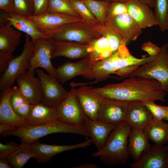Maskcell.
Returning <instances> with one entry per match:
<instances>
[{
  "instance_id": "6da1fadb",
  "label": "cell",
  "mask_w": 168,
  "mask_h": 168,
  "mask_svg": "<svg viewBox=\"0 0 168 168\" xmlns=\"http://www.w3.org/2000/svg\"><path fill=\"white\" fill-rule=\"evenodd\" d=\"M92 90L105 98L127 101H164L167 94L157 81L137 77H127L119 83L93 87Z\"/></svg>"
},
{
  "instance_id": "7a4b0ae2",
  "label": "cell",
  "mask_w": 168,
  "mask_h": 168,
  "mask_svg": "<svg viewBox=\"0 0 168 168\" xmlns=\"http://www.w3.org/2000/svg\"><path fill=\"white\" fill-rule=\"evenodd\" d=\"M156 56H149L138 58L132 55L125 44H121L117 50L109 57L94 62L90 72L82 76L91 82L75 83L76 86L96 83L111 77L110 74L128 68L138 67L154 60Z\"/></svg>"
},
{
  "instance_id": "3957f363",
  "label": "cell",
  "mask_w": 168,
  "mask_h": 168,
  "mask_svg": "<svg viewBox=\"0 0 168 168\" xmlns=\"http://www.w3.org/2000/svg\"><path fill=\"white\" fill-rule=\"evenodd\" d=\"M131 128L125 121L116 125L103 147L93 152V156L99 158L102 163L108 166L126 164L130 157L128 150V138Z\"/></svg>"
},
{
  "instance_id": "277c9868",
  "label": "cell",
  "mask_w": 168,
  "mask_h": 168,
  "mask_svg": "<svg viewBox=\"0 0 168 168\" xmlns=\"http://www.w3.org/2000/svg\"><path fill=\"white\" fill-rule=\"evenodd\" d=\"M57 133L75 134L90 137L84 124L73 125L58 120L36 126L16 128L1 136L17 137L20 138L21 142L31 144L41 137Z\"/></svg>"
},
{
  "instance_id": "5b68a950",
  "label": "cell",
  "mask_w": 168,
  "mask_h": 168,
  "mask_svg": "<svg viewBox=\"0 0 168 168\" xmlns=\"http://www.w3.org/2000/svg\"><path fill=\"white\" fill-rule=\"evenodd\" d=\"M103 26L100 23L76 22L65 24L45 34L56 40L89 44L102 36Z\"/></svg>"
},
{
  "instance_id": "8992f818",
  "label": "cell",
  "mask_w": 168,
  "mask_h": 168,
  "mask_svg": "<svg viewBox=\"0 0 168 168\" xmlns=\"http://www.w3.org/2000/svg\"><path fill=\"white\" fill-rule=\"evenodd\" d=\"M154 60L138 67L124 78L137 77L155 80L168 94V43L162 44Z\"/></svg>"
},
{
  "instance_id": "52a82bcc",
  "label": "cell",
  "mask_w": 168,
  "mask_h": 168,
  "mask_svg": "<svg viewBox=\"0 0 168 168\" xmlns=\"http://www.w3.org/2000/svg\"><path fill=\"white\" fill-rule=\"evenodd\" d=\"M23 49L21 54L11 59L5 71L1 74L0 90L10 87L15 82L17 77L29 69L33 54L34 42L27 35H25Z\"/></svg>"
},
{
  "instance_id": "ba28073f",
  "label": "cell",
  "mask_w": 168,
  "mask_h": 168,
  "mask_svg": "<svg viewBox=\"0 0 168 168\" xmlns=\"http://www.w3.org/2000/svg\"><path fill=\"white\" fill-rule=\"evenodd\" d=\"M35 71L42 86L43 96L41 103L56 109L67 96L69 91L52 76L39 69Z\"/></svg>"
},
{
  "instance_id": "9c48e42d",
  "label": "cell",
  "mask_w": 168,
  "mask_h": 168,
  "mask_svg": "<svg viewBox=\"0 0 168 168\" xmlns=\"http://www.w3.org/2000/svg\"><path fill=\"white\" fill-rule=\"evenodd\" d=\"M53 49L52 38L38 39L34 42L33 54L30 68L27 71L35 72L36 68H42L58 81L56 68L51 60Z\"/></svg>"
},
{
  "instance_id": "30bf717a",
  "label": "cell",
  "mask_w": 168,
  "mask_h": 168,
  "mask_svg": "<svg viewBox=\"0 0 168 168\" xmlns=\"http://www.w3.org/2000/svg\"><path fill=\"white\" fill-rule=\"evenodd\" d=\"M130 102L105 97L97 120L114 125L125 121Z\"/></svg>"
},
{
  "instance_id": "8fae6325",
  "label": "cell",
  "mask_w": 168,
  "mask_h": 168,
  "mask_svg": "<svg viewBox=\"0 0 168 168\" xmlns=\"http://www.w3.org/2000/svg\"><path fill=\"white\" fill-rule=\"evenodd\" d=\"M106 24L116 31L127 45L136 40L142 33V29L127 13L114 16H107Z\"/></svg>"
},
{
  "instance_id": "7c38bea8",
  "label": "cell",
  "mask_w": 168,
  "mask_h": 168,
  "mask_svg": "<svg viewBox=\"0 0 168 168\" xmlns=\"http://www.w3.org/2000/svg\"><path fill=\"white\" fill-rule=\"evenodd\" d=\"M91 138L81 143L72 145H50L40 142L38 140L31 143L34 158L38 163L49 162L54 156L65 151L85 148L93 144Z\"/></svg>"
},
{
  "instance_id": "4fadbf2b",
  "label": "cell",
  "mask_w": 168,
  "mask_h": 168,
  "mask_svg": "<svg viewBox=\"0 0 168 168\" xmlns=\"http://www.w3.org/2000/svg\"><path fill=\"white\" fill-rule=\"evenodd\" d=\"M74 89L71 87L68 95L55 109L59 120L77 125L84 124L85 114L76 97Z\"/></svg>"
},
{
  "instance_id": "5bb4252c",
  "label": "cell",
  "mask_w": 168,
  "mask_h": 168,
  "mask_svg": "<svg viewBox=\"0 0 168 168\" xmlns=\"http://www.w3.org/2000/svg\"><path fill=\"white\" fill-rule=\"evenodd\" d=\"M74 89L76 97L84 114L91 119L97 120L105 97L95 92L93 87L82 85Z\"/></svg>"
},
{
  "instance_id": "9a60e30c",
  "label": "cell",
  "mask_w": 168,
  "mask_h": 168,
  "mask_svg": "<svg viewBox=\"0 0 168 168\" xmlns=\"http://www.w3.org/2000/svg\"><path fill=\"white\" fill-rule=\"evenodd\" d=\"M130 166L132 168H168V145H153Z\"/></svg>"
},
{
  "instance_id": "2e32d148",
  "label": "cell",
  "mask_w": 168,
  "mask_h": 168,
  "mask_svg": "<svg viewBox=\"0 0 168 168\" xmlns=\"http://www.w3.org/2000/svg\"><path fill=\"white\" fill-rule=\"evenodd\" d=\"M27 17L35 22L40 30L44 33L66 24L84 21L80 17L55 12H46L39 15Z\"/></svg>"
},
{
  "instance_id": "e0dca14e",
  "label": "cell",
  "mask_w": 168,
  "mask_h": 168,
  "mask_svg": "<svg viewBox=\"0 0 168 168\" xmlns=\"http://www.w3.org/2000/svg\"><path fill=\"white\" fill-rule=\"evenodd\" d=\"M4 18L0 16V58L11 60L12 53L21 41V32L14 29Z\"/></svg>"
},
{
  "instance_id": "ac0fdd59",
  "label": "cell",
  "mask_w": 168,
  "mask_h": 168,
  "mask_svg": "<svg viewBox=\"0 0 168 168\" xmlns=\"http://www.w3.org/2000/svg\"><path fill=\"white\" fill-rule=\"evenodd\" d=\"M34 74L27 70L18 76L15 80L20 91L31 105L41 103L43 96L41 82Z\"/></svg>"
},
{
  "instance_id": "d6986e66",
  "label": "cell",
  "mask_w": 168,
  "mask_h": 168,
  "mask_svg": "<svg viewBox=\"0 0 168 168\" xmlns=\"http://www.w3.org/2000/svg\"><path fill=\"white\" fill-rule=\"evenodd\" d=\"M1 16L16 30L29 35L33 42L38 39H46L49 37L42 32L35 22L27 17L18 14L14 12H5Z\"/></svg>"
},
{
  "instance_id": "ffe728a7",
  "label": "cell",
  "mask_w": 168,
  "mask_h": 168,
  "mask_svg": "<svg viewBox=\"0 0 168 168\" xmlns=\"http://www.w3.org/2000/svg\"><path fill=\"white\" fill-rule=\"evenodd\" d=\"M126 3L127 13L140 28L158 25L151 7L137 0H128Z\"/></svg>"
},
{
  "instance_id": "44dd1931",
  "label": "cell",
  "mask_w": 168,
  "mask_h": 168,
  "mask_svg": "<svg viewBox=\"0 0 168 168\" xmlns=\"http://www.w3.org/2000/svg\"><path fill=\"white\" fill-rule=\"evenodd\" d=\"M53 41L54 49L52 59L58 57H63L70 59H75L88 56L89 44L53 39Z\"/></svg>"
},
{
  "instance_id": "7402d4cb",
  "label": "cell",
  "mask_w": 168,
  "mask_h": 168,
  "mask_svg": "<svg viewBox=\"0 0 168 168\" xmlns=\"http://www.w3.org/2000/svg\"><path fill=\"white\" fill-rule=\"evenodd\" d=\"M93 63L88 56L76 62L64 63L56 68L58 81L63 84L77 76L89 72Z\"/></svg>"
},
{
  "instance_id": "603a6c76",
  "label": "cell",
  "mask_w": 168,
  "mask_h": 168,
  "mask_svg": "<svg viewBox=\"0 0 168 168\" xmlns=\"http://www.w3.org/2000/svg\"><path fill=\"white\" fill-rule=\"evenodd\" d=\"M152 118L151 113L142 101H130L125 121L132 128L144 130Z\"/></svg>"
},
{
  "instance_id": "cb8c5ba5",
  "label": "cell",
  "mask_w": 168,
  "mask_h": 168,
  "mask_svg": "<svg viewBox=\"0 0 168 168\" xmlns=\"http://www.w3.org/2000/svg\"><path fill=\"white\" fill-rule=\"evenodd\" d=\"M83 123L97 151L103 147L110 134L116 125L106 124L98 120L91 119L85 114Z\"/></svg>"
},
{
  "instance_id": "d4e9b609",
  "label": "cell",
  "mask_w": 168,
  "mask_h": 168,
  "mask_svg": "<svg viewBox=\"0 0 168 168\" xmlns=\"http://www.w3.org/2000/svg\"><path fill=\"white\" fill-rule=\"evenodd\" d=\"M58 120V119L56 110L40 103L32 105L30 112L25 120L26 126H35Z\"/></svg>"
},
{
  "instance_id": "484cf974",
  "label": "cell",
  "mask_w": 168,
  "mask_h": 168,
  "mask_svg": "<svg viewBox=\"0 0 168 168\" xmlns=\"http://www.w3.org/2000/svg\"><path fill=\"white\" fill-rule=\"evenodd\" d=\"M12 87L2 90L0 96V123L8 124L16 128L26 126L24 119L18 116L13 109L10 101Z\"/></svg>"
},
{
  "instance_id": "4316f807",
  "label": "cell",
  "mask_w": 168,
  "mask_h": 168,
  "mask_svg": "<svg viewBox=\"0 0 168 168\" xmlns=\"http://www.w3.org/2000/svg\"><path fill=\"white\" fill-rule=\"evenodd\" d=\"M144 130L131 128L128 134V150L134 161H138L142 154L147 152L152 146Z\"/></svg>"
},
{
  "instance_id": "83f0119b",
  "label": "cell",
  "mask_w": 168,
  "mask_h": 168,
  "mask_svg": "<svg viewBox=\"0 0 168 168\" xmlns=\"http://www.w3.org/2000/svg\"><path fill=\"white\" fill-rule=\"evenodd\" d=\"M144 132L148 140L154 144L164 145L168 143V123L163 120L152 118Z\"/></svg>"
},
{
  "instance_id": "f1b7e54d",
  "label": "cell",
  "mask_w": 168,
  "mask_h": 168,
  "mask_svg": "<svg viewBox=\"0 0 168 168\" xmlns=\"http://www.w3.org/2000/svg\"><path fill=\"white\" fill-rule=\"evenodd\" d=\"M88 56L93 62L106 59L114 53L107 38L102 36L89 44Z\"/></svg>"
},
{
  "instance_id": "f546056e",
  "label": "cell",
  "mask_w": 168,
  "mask_h": 168,
  "mask_svg": "<svg viewBox=\"0 0 168 168\" xmlns=\"http://www.w3.org/2000/svg\"><path fill=\"white\" fill-rule=\"evenodd\" d=\"M34 155L31 144L21 142L20 147L7 157L9 164L14 168H22Z\"/></svg>"
},
{
  "instance_id": "4dcf8cb0",
  "label": "cell",
  "mask_w": 168,
  "mask_h": 168,
  "mask_svg": "<svg viewBox=\"0 0 168 168\" xmlns=\"http://www.w3.org/2000/svg\"><path fill=\"white\" fill-rule=\"evenodd\" d=\"M91 12L101 25L106 24L110 0L83 1Z\"/></svg>"
},
{
  "instance_id": "1f68e13d",
  "label": "cell",
  "mask_w": 168,
  "mask_h": 168,
  "mask_svg": "<svg viewBox=\"0 0 168 168\" xmlns=\"http://www.w3.org/2000/svg\"><path fill=\"white\" fill-rule=\"evenodd\" d=\"M153 8L155 19L161 31L166 30V18L168 14V0H156Z\"/></svg>"
},
{
  "instance_id": "d6a6232c",
  "label": "cell",
  "mask_w": 168,
  "mask_h": 168,
  "mask_svg": "<svg viewBox=\"0 0 168 168\" xmlns=\"http://www.w3.org/2000/svg\"><path fill=\"white\" fill-rule=\"evenodd\" d=\"M47 12L63 13L80 17L73 9L70 0H49Z\"/></svg>"
},
{
  "instance_id": "836d02e7",
  "label": "cell",
  "mask_w": 168,
  "mask_h": 168,
  "mask_svg": "<svg viewBox=\"0 0 168 168\" xmlns=\"http://www.w3.org/2000/svg\"><path fill=\"white\" fill-rule=\"evenodd\" d=\"M70 1L73 9L84 21L92 24L100 23L91 12L83 1L81 0H70Z\"/></svg>"
},
{
  "instance_id": "e575fe53",
  "label": "cell",
  "mask_w": 168,
  "mask_h": 168,
  "mask_svg": "<svg viewBox=\"0 0 168 168\" xmlns=\"http://www.w3.org/2000/svg\"><path fill=\"white\" fill-rule=\"evenodd\" d=\"M102 34L108 39L113 53L117 50L121 44H125L120 36L106 24L103 26Z\"/></svg>"
},
{
  "instance_id": "d590c367",
  "label": "cell",
  "mask_w": 168,
  "mask_h": 168,
  "mask_svg": "<svg viewBox=\"0 0 168 168\" xmlns=\"http://www.w3.org/2000/svg\"><path fill=\"white\" fill-rule=\"evenodd\" d=\"M142 102L150 112L153 118L161 120L165 119L168 114V106L157 105L153 100Z\"/></svg>"
},
{
  "instance_id": "8d00e7d4",
  "label": "cell",
  "mask_w": 168,
  "mask_h": 168,
  "mask_svg": "<svg viewBox=\"0 0 168 168\" xmlns=\"http://www.w3.org/2000/svg\"><path fill=\"white\" fill-rule=\"evenodd\" d=\"M14 12L26 17L34 15V7L33 0H14Z\"/></svg>"
},
{
  "instance_id": "74e56055",
  "label": "cell",
  "mask_w": 168,
  "mask_h": 168,
  "mask_svg": "<svg viewBox=\"0 0 168 168\" xmlns=\"http://www.w3.org/2000/svg\"><path fill=\"white\" fill-rule=\"evenodd\" d=\"M10 101L14 111L29 101L21 92L18 86L11 88L10 95Z\"/></svg>"
},
{
  "instance_id": "f35d334b",
  "label": "cell",
  "mask_w": 168,
  "mask_h": 168,
  "mask_svg": "<svg viewBox=\"0 0 168 168\" xmlns=\"http://www.w3.org/2000/svg\"><path fill=\"white\" fill-rule=\"evenodd\" d=\"M127 13L126 3L111 1L109 7L107 16H114Z\"/></svg>"
},
{
  "instance_id": "ab89813d",
  "label": "cell",
  "mask_w": 168,
  "mask_h": 168,
  "mask_svg": "<svg viewBox=\"0 0 168 168\" xmlns=\"http://www.w3.org/2000/svg\"><path fill=\"white\" fill-rule=\"evenodd\" d=\"M21 146L12 141L6 142V144L0 143V157L7 158L12 153L19 148Z\"/></svg>"
},
{
  "instance_id": "60d3db41",
  "label": "cell",
  "mask_w": 168,
  "mask_h": 168,
  "mask_svg": "<svg viewBox=\"0 0 168 168\" xmlns=\"http://www.w3.org/2000/svg\"><path fill=\"white\" fill-rule=\"evenodd\" d=\"M34 5V16L42 14L47 12L49 0H33Z\"/></svg>"
},
{
  "instance_id": "b9f144b4",
  "label": "cell",
  "mask_w": 168,
  "mask_h": 168,
  "mask_svg": "<svg viewBox=\"0 0 168 168\" xmlns=\"http://www.w3.org/2000/svg\"><path fill=\"white\" fill-rule=\"evenodd\" d=\"M141 49L147 52L149 56H157L160 52L161 48L150 41L145 42L141 47Z\"/></svg>"
},
{
  "instance_id": "7bdbcfd3",
  "label": "cell",
  "mask_w": 168,
  "mask_h": 168,
  "mask_svg": "<svg viewBox=\"0 0 168 168\" xmlns=\"http://www.w3.org/2000/svg\"><path fill=\"white\" fill-rule=\"evenodd\" d=\"M0 9L8 13L14 12V0H0Z\"/></svg>"
},
{
  "instance_id": "ee69618b",
  "label": "cell",
  "mask_w": 168,
  "mask_h": 168,
  "mask_svg": "<svg viewBox=\"0 0 168 168\" xmlns=\"http://www.w3.org/2000/svg\"><path fill=\"white\" fill-rule=\"evenodd\" d=\"M16 128V127L11 124L0 123V134L1 135L3 133Z\"/></svg>"
},
{
  "instance_id": "f6af8a7d",
  "label": "cell",
  "mask_w": 168,
  "mask_h": 168,
  "mask_svg": "<svg viewBox=\"0 0 168 168\" xmlns=\"http://www.w3.org/2000/svg\"><path fill=\"white\" fill-rule=\"evenodd\" d=\"M7 158L4 157H0V168H11L12 166L9 163Z\"/></svg>"
},
{
  "instance_id": "bcb514c9",
  "label": "cell",
  "mask_w": 168,
  "mask_h": 168,
  "mask_svg": "<svg viewBox=\"0 0 168 168\" xmlns=\"http://www.w3.org/2000/svg\"><path fill=\"white\" fill-rule=\"evenodd\" d=\"M73 168H97V165L94 163H87L82 164L79 166H73Z\"/></svg>"
},
{
  "instance_id": "7dc6e473",
  "label": "cell",
  "mask_w": 168,
  "mask_h": 168,
  "mask_svg": "<svg viewBox=\"0 0 168 168\" xmlns=\"http://www.w3.org/2000/svg\"><path fill=\"white\" fill-rule=\"evenodd\" d=\"M140 2L148 6L151 8L153 7L156 0H137Z\"/></svg>"
},
{
  "instance_id": "c3c4849f",
  "label": "cell",
  "mask_w": 168,
  "mask_h": 168,
  "mask_svg": "<svg viewBox=\"0 0 168 168\" xmlns=\"http://www.w3.org/2000/svg\"><path fill=\"white\" fill-rule=\"evenodd\" d=\"M110 1L113 2H119L126 3L128 0H110Z\"/></svg>"
},
{
  "instance_id": "681fc988",
  "label": "cell",
  "mask_w": 168,
  "mask_h": 168,
  "mask_svg": "<svg viewBox=\"0 0 168 168\" xmlns=\"http://www.w3.org/2000/svg\"><path fill=\"white\" fill-rule=\"evenodd\" d=\"M166 30L168 29V14L166 18Z\"/></svg>"
},
{
  "instance_id": "f907efd6",
  "label": "cell",
  "mask_w": 168,
  "mask_h": 168,
  "mask_svg": "<svg viewBox=\"0 0 168 168\" xmlns=\"http://www.w3.org/2000/svg\"><path fill=\"white\" fill-rule=\"evenodd\" d=\"M165 120H167L168 121V114L167 115L166 117V118Z\"/></svg>"
},
{
  "instance_id": "816d5d0a",
  "label": "cell",
  "mask_w": 168,
  "mask_h": 168,
  "mask_svg": "<svg viewBox=\"0 0 168 168\" xmlns=\"http://www.w3.org/2000/svg\"></svg>"
},
{
  "instance_id": "f5cc1de1",
  "label": "cell",
  "mask_w": 168,
  "mask_h": 168,
  "mask_svg": "<svg viewBox=\"0 0 168 168\" xmlns=\"http://www.w3.org/2000/svg\"><path fill=\"white\" fill-rule=\"evenodd\" d=\"M81 0L84 1V0Z\"/></svg>"
}]
</instances>
